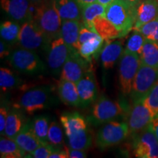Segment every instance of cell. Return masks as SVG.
Listing matches in <instances>:
<instances>
[{"mask_svg":"<svg viewBox=\"0 0 158 158\" xmlns=\"http://www.w3.org/2000/svg\"><path fill=\"white\" fill-rule=\"evenodd\" d=\"M63 130L58 122L51 121L48 133V142L55 149H64Z\"/></svg>","mask_w":158,"mask_h":158,"instance_id":"33","label":"cell"},{"mask_svg":"<svg viewBox=\"0 0 158 158\" xmlns=\"http://www.w3.org/2000/svg\"><path fill=\"white\" fill-rule=\"evenodd\" d=\"M54 7L62 21L81 19V13L76 0H53Z\"/></svg>","mask_w":158,"mask_h":158,"instance_id":"23","label":"cell"},{"mask_svg":"<svg viewBox=\"0 0 158 158\" xmlns=\"http://www.w3.org/2000/svg\"><path fill=\"white\" fill-rule=\"evenodd\" d=\"M1 7L8 16L19 23L32 21L35 3L29 0H1Z\"/></svg>","mask_w":158,"mask_h":158,"instance_id":"14","label":"cell"},{"mask_svg":"<svg viewBox=\"0 0 158 158\" xmlns=\"http://www.w3.org/2000/svg\"><path fill=\"white\" fill-rule=\"evenodd\" d=\"M49 41L34 21H25L21 23L19 36V44L21 48L32 51L40 48L45 50Z\"/></svg>","mask_w":158,"mask_h":158,"instance_id":"11","label":"cell"},{"mask_svg":"<svg viewBox=\"0 0 158 158\" xmlns=\"http://www.w3.org/2000/svg\"><path fill=\"white\" fill-rule=\"evenodd\" d=\"M150 127L152 130L154 134L157 138L158 141V116L154 117L152 122L151 124H150Z\"/></svg>","mask_w":158,"mask_h":158,"instance_id":"42","label":"cell"},{"mask_svg":"<svg viewBox=\"0 0 158 158\" xmlns=\"http://www.w3.org/2000/svg\"><path fill=\"white\" fill-rule=\"evenodd\" d=\"M123 1L130 4V5L135 6V7H138V5L141 2V0H123Z\"/></svg>","mask_w":158,"mask_h":158,"instance_id":"45","label":"cell"},{"mask_svg":"<svg viewBox=\"0 0 158 158\" xmlns=\"http://www.w3.org/2000/svg\"><path fill=\"white\" fill-rule=\"evenodd\" d=\"M60 122L66 138L89 128L87 118L78 112H66L62 114L60 116Z\"/></svg>","mask_w":158,"mask_h":158,"instance_id":"17","label":"cell"},{"mask_svg":"<svg viewBox=\"0 0 158 158\" xmlns=\"http://www.w3.org/2000/svg\"><path fill=\"white\" fill-rule=\"evenodd\" d=\"M56 98L53 94L50 86H40L31 88L24 92L14 105V107L22 110L29 115L48 109L56 105Z\"/></svg>","mask_w":158,"mask_h":158,"instance_id":"2","label":"cell"},{"mask_svg":"<svg viewBox=\"0 0 158 158\" xmlns=\"http://www.w3.org/2000/svg\"><path fill=\"white\" fill-rule=\"evenodd\" d=\"M133 138V152L138 158H158V141L151 127Z\"/></svg>","mask_w":158,"mask_h":158,"instance_id":"12","label":"cell"},{"mask_svg":"<svg viewBox=\"0 0 158 158\" xmlns=\"http://www.w3.org/2000/svg\"><path fill=\"white\" fill-rule=\"evenodd\" d=\"M158 17V0H141L137 7L133 29H137Z\"/></svg>","mask_w":158,"mask_h":158,"instance_id":"20","label":"cell"},{"mask_svg":"<svg viewBox=\"0 0 158 158\" xmlns=\"http://www.w3.org/2000/svg\"><path fill=\"white\" fill-rule=\"evenodd\" d=\"M21 27L15 21H5L0 26V35L2 40L10 45L19 43V36Z\"/></svg>","mask_w":158,"mask_h":158,"instance_id":"31","label":"cell"},{"mask_svg":"<svg viewBox=\"0 0 158 158\" xmlns=\"http://www.w3.org/2000/svg\"><path fill=\"white\" fill-rule=\"evenodd\" d=\"M140 65L139 55L124 51L118 65V82L121 92L124 95H130Z\"/></svg>","mask_w":158,"mask_h":158,"instance_id":"7","label":"cell"},{"mask_svg":"<svg viewBox=\"0 0 158 158\" xmlns=\"http://www.w3.org/2000/svg\"><path fill=\"white\" fill-rule=\"evenodd\" d=\"M10 50V45L6 43L3 40H1V42H0V58L2 59L8 58L12 53Z\"/></svg>","mask_w":158,"mask_h":158,"instance_id":"40","label":"cell"},{"mask_svg":"<svg viewBox=\"0 0 158 158\" xmlns=\"http://www.w3.org/2000/svg\"><path fill=\"white\" fill-rule=\"evenodd\" d=\"M0 157L2 158L27 157V152L19 147L13 138L1 135L0 138Z\"/></svg>","mask_w":158,"mask_h":158,"instance_id":"26","label":"cell"},{"mask_svg":"<svg viewBox=\"0 0 158 158\" xmlns=\"http://www.w3.org/2000/svg\"><path fill=\"white\" fill-rule=\"evenodd\" d=\"M129 136V128L126 122L116 120L104 124L98 130L95 144L100 150L114 147L121 143Z\"/></svg>","mask_w":158,"mask_h":158,"instance_id":"6","label":"cell"},{"mask_svg":"<svg viewBox=\"0 0 158 158\" xmlns=\"http://www.w3.org/2000/svg\"><path fill=\"white\" fill-rule=\"evenodd\" d=\"M68 147L71 149L86 150L92 146L94 135L90 128L67 138Z\"/></svg>","mask_w":158,"mask_h":158,"instance_id":"29","label":"cell"},{"mask_svg":"<svg viewBox=\"0 0 158 158\" xmlns=\"http://www.w3.org/2000/svg\"><path fill=\"white\" fill-rule=\"evenodd\" d=\"M76 2L78 3L79 7L81 8V7H84V6L89 5V4L96 2L97 0H76Z\"/></svg>","mask_w":158,"mask_h":158,"instance_id":"43","label":"cell"},{"mask_svg":"<svg viewBox=\"0 0 158 158\" xmlns=\"http://www.w3.org/2000/svg\"><path fill=\"white\" fill-rule=\"evenodd\" d=\"M65 149L68 152V158H85L87 157V154L85 150L71 149L69 147H66Z\"/></svg>","mask_w":158,"mask_h":158,"instance_id":"39","label":"cell"},{"mask_svg":"<svg viewBox=\"0 0 158 158\" xmlns=\"http://www.w3.org/2000/svg\"><path fill=\"white\" fill-rule=\"evenodd\" d=\"M142 100L154 117L158 116V81Z\"/></svg>","mask_w":158,"mask_h":158,"instance_id":"35","label":"cell"},{"mask_svg":"<svg viewBox=\"0 0 158 158\" xmlns=\"http://www.w3.org/2000/svg\"><path fill=\"white\" fill-rule=\"evenodd\" d=\"M32 21L46 35L49 40L61 35L62 19L55 8L53 0L35 3Z\"/></svg>","mask_w":158,"mask_h":158,"instance_id":"3","label":"cell"},{"mask_svg":"<svg viewBox=\"0 0 158 158\" xmlns=\"http://www.w3.org/2000/svg\"><path fill=\"white\" fill-rule=\"evenodd\" d=\"M45 51L48 68L54 76H58L61 74L63 65L70 54V48L59 35L49 41Z\"/></svg>","mask_w":158,"mask_h":158,"instance_id":"8","label":"cell"},{"mask_svg":"<svg viewBox=\"0 0 158 158\" xmlns=\"http://www.w3.org/2000/svg\"><path fill=\"white\" fill-rule=\"evenodd\" d=\"M139 57L141 64L158 69V43L146 39Z\"/></svg>","mask_w":158,"mask_h":158,"instance_id":"27","label":"cell"},{"mask_svg":"<svg viewBox=\"0 0 158 158\" xmlns=\"http://www.w3.org/2000/svg\"><path fill=\"white\" fill-rule=\"evenodd\" d=\"M137 7L130 5L123 0H115L106 7V14L110 21L124 37L133 30L136 20Z\"/></svg>","mask_w":158,"mask_h":158,"instance_id":"4","label":"cell"},{"mask_svg":"<svg viewBox=\"0 0 158 158\" xmlns=\"http://www.w3.org/2000/svg\"><path fill=\"white\" fill-rule=\"evenodd\" d=\"M10 110L9 106L6 105L5 102H2L1 107H0V133H1V135H4L6 122H7Z\"/></svg>","mask_w":158,"mask_h":158,"instance_id":"38","label":"cell"},{"mask_svg":"<svg viewBox=\"0 0 158 158\" xmlns=\"http://www.w3.org/2000/svg\"><path fill=\"white\" fill-rule=\"evenodd\" d=\"M50 124V117L47 115L36 116L31 122L33 131L43 143H48V133Z\"/></svg>","mask_w":158,"mask_h":158,"instance_id":"32","label":"cell"},{"mask_svg":"<svg viewBox=\"0 0 158 158\" xmlns=\"http://www.w3.org/2000/svg\"><path fill=\"white\" fill-rule=\"evenodd\" d=\"M130 108L123 102L115 101L105 95H100L92 104L89 116L86 118L92 125H100L122 116L127 117Z\"/></svg>","mask_w":158,"mask_h":158,"instance_id":"1","label":"cell"},{"mask_svg":"<svg viewBox=\"0 0 158 158\" xmlns=\"http://www.w3.org/2000/svg\"><path fill=\"white\" fill-rule=\"evenodd\" d=\"M93 26L95 32L105 40L122 37L121 33L116 28L115 26L108 21L105 15L97 17L93 21Z\"/></svg>","mask_w":158,"mask_h":158,"instance_id":"25","label":"cell"},{"mask_svg":"<svg viewBox=\"0 0 158 158\" xmlns=\"http://www.w3.org/2000/svg\"><path fill=\"white\" fill-rule=\"evenodd\" d=\"M22 111V110L15 107L10 109L6 122L4 135L14 139L27 124L28 121Z\"/></svg>","mask_w":158,"mask_h":158,"instance_id":"22","label":"cell"},{"mask_svg":"<svg viewBox=\"0 0 158 158\" xmlns=\"http://www.w3.org/2000/svg\"><path fill=\"white\" fill-rule=\"evenodd\" d=\"M135 30L139 31L146 39L158 43V17Z\"/></svg>","mask_w":158,"mask_h":158,"instance_id":"36","label":"cell"},{"mask_svg":"<svg viewBox=\"0 0 158 158\" xmlns=\"http://www.w3.org/2000/svg\"><path fill=\"white\" fill-rule=\"evenodd\" d=\"M154 116L142 99L133 102L126 117L129 128V136L133 137L149 127Z\"/></svg>","mask_w":158,"mask_h":158,"instance_id":"9","label":"cell"},{"mask_svg":"<svg viewBox=\"0 0 158 158\" xmlns=\"http://www.w3.org/2000/svg\"><path fill=\"white\" fill-rule=\"evenodd\" d=\"M22 80L10 69L0 68V88L1 92L7 93L22 85Z\"/></svg>","mask_w":158,"mask_h":158,"instance_id":"30","label":"cell"},{"mask_svg":"<svg viewBox=\"0 0 158 158\" xmlns=\"http://www.w3.org/2000/svg\"><path fill=\"white\" fill-rule=\"evenodd\" d=\"M158 81V69L141 64L133 82L130 96L132 101L143 99Z\"/></svg>","mask_w":158,"mask_h":158,"instance_id":"10","label":"cell"},{"mask_svg":"<svg viewBox=\"0 0 158 158\" xmlns=\"http://www.w3.org/2000/svg\"><path fill=\"white\" fill-rule=\"evenodd\" d=\"M105 41L103 38L98 35L81 44L78 53L85 60L91 63L94 59H97L99 54H101Z\"/></svg>","mask_w":158,"mask_h":158,"instance_id":"24","label":"cell"},{"mask_svg":"<svg viewBox=\"0 0 158 158\" xmlns=\"http://www.w3.org/2000/svg\"><path fill=\"white\" fill-rule=\"evenodd\" d=\"M10 64L21 73L36 76L44 73L46 67L35 51L21 48L12 51L8 57Z\"/></svg>","mask_w":158,"mask_h":158,"instance_id":"5","label":"cell"},{"mask_svg":"<svg viewBox=\"0 0 158 158\" xmlns=\"http://www.w3.org/2000/svg\"><path fill=\"white\" fill-rule=\"evenodd\" d=\"M59 98L66 106L81 108V100L76 83L60 78L57 84Z\"/></svg>","mask_w":158,"mask_h":158,"instance_id":"18","label":"cell"},{"mask_svg":"<svg viewBox=\"0 0 158 158\" xmlns=\"http://www.w3.org/2000/svg\"><path fill=\"white\" fill-rule=\"evenodd\" d=\"M114 1H115V0H97L98 2L101 4L102 5L106 6V7H107V6L110 5V4L114 2Z\"/></svg>","mask_w":158,"mask_h":158,"instance_id":"44","label":"cell"},{"mask_svg":"<svg viewBox=\"0 0 158 158\" xmlns=\"http://www.w3.org/2000/svg\"><path fill=\"white\" fill-rule=\"evenodd\" d=\"M123 37L106 40L100 54L102 66L105 70H110L121 58L124 52Z\"/></svg>","mask_w":158,"mask_h":158,"instance_id":"16","label":"cell"},{"mask_svg":"<svg viewBox=\"0 0 158 158\" xmlns=\"http://www.w3.org/2000/svg\"><path fill=\"white\" fill-rule=\"evenodd\" d=\"M55 148L49 143H43L34 152L29 154V157L34 158H49V156Z\"/></svg>","mask_w":158,"mask_h":158,"instance_id":"37","label":"cell"},{"mask_svg":"<svg viewBox=\"0 0 158 158\" xmlns=\"http://www.w3.org/2000/svg\"><path fill=\"white\" fill-rule=\"evenodd\" d=\"M49 158H68L66 149H55L49 156Z\"/></svg>","mask_w":158,"mask_h":158,"instance_id":"41","label":"cell"},{"mask_svg":"<svg viewBox=\"0 0 158 158\" xmlns=\"http://www.w3.org/2000/svg\"><path fill=\"white\" fill-rule=\"evenodd\" d=\"M76 85L81 104V108L88 107L96 101L99 97V86L94 71L91 67Z\"/></svg>","mask_w":158,"mask_h":158,"instance_id":"13","label":"cell"},{"mask_svg":"<svg viewBox=\"0 0 158 158\" xmlns=\"http://www.w3.org/2000/svg\"><path fill=\"white\" fill-rule=\"evenodd\" d=\"M82 23L89 29L94 31L93 21L97 17L106 14V7L98 2L81 7Z\"/></svg>","mask_w":158,"mask_h":158,"instance_id":"28","label":"cell"},{"mask_svg":"<svg viewBox=\"0 0 158 158\" xmlns=\"http://www.w3.org/2000/svg\"><path fill=\"white\" fill-rule=\"evenodd\" d=\"M81 27V23L78 20H65L62 21L61 36L71 51H78Z\"/></svg>","mask_w":158,"mask_h":158,"instance_id":"19","label":"cell"},{"mask_svg":"<svg viewBox=\"0 0 158 158\" xmlns=\"http://www.w3.org/2000/svg\"><path fill=\"white\" fill-rule=\"evenodd\" d=\"M14 140L19 147L28 155L34 152L43 143V142L35 135L31 128V122L29 121L21 132L15 136Z\"/></svg>","mask_w":158,"mask_h":158,"instance_id":"21","label":"cell"},{"mask_svg":"<svg viewBox=\"0 0 158 158\" xmlns=\"http://www.w3.org/2000/svg\"><path fill=\"white\" fill-rule=\"evenodd\" d=\"M29 1L31 2L32 3H39L40 2L44 1V0H29Z\"/></svg>","mask_w":158,"mask_h":158,"instance_id":"46","label":"cell"},{"mask_svg":"<svg viewBox=\"0 0 158 158\" xmlns=\"http://www.w3.org/2000/svg\"><path fill=\"white\" fill-rule=\"evenodd\" d=\"M145 40L146 37L139 31L133 29V34L128 39L124 51L139 55Z\"/></svg>","mask_w":158,"mask_h":158,"instance_id":"34","label":"cell"},{"mask_svg":"<svg viewBox=\"0 0 158 158\" xmlns=\"http://www.w3.org/2000/svg\"><path fill=\"white\" fill-rule=\"evenodd\" d=\"M90 62L85 60L78 51H71L62 69L61 78L77 83L90 68Z\"/></svg>","mask_w":158,"mask_h":158,"instance_id":"15","label":"cell"}]
</instances>
